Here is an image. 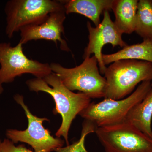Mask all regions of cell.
Instances as JSON below:
<instances>
[{"label":"cell","mask_w":152,"mask_h":152,"mask_svg":"<svg viewBox=\"0 0 152 152\" xmlns=\"http://www.w3.org/2000/svg\"><path fill=\"white\" fill-rule=\"evenodd\" d=\"M31 91L48 93L53 99L56 107L53 112L62 118L61 125L56 133L57 137H62L69 145V132L76 117L87 107L91 99L83 93H75L68 89L54 73L44 79H30L26 82Z\"/></svg>","instance_id":"obj_1"},{"label":"cell","mask_w":152,"mask_h":152,"mask_svg":"<svg viewBox=\"0 0 152 152\" xmlns=\"http://www.w3.org/2000/svg\"><path fill=\"white\" fill-rule=\"evenodd\" d=\"M107 82L104 99L120 100L134 91L140 83L152 81V63L123 60L112 63L104 74Z\"/></svg>","instance_id":"obj_2"},{"label":"cell","mask_w":152,"mask_h":152,"mask_svg":"<svg viewBox=\"0 0 152 152\" xmlns=\"http://www.w3.org/2000/svg\"><path fill=\"white\" fill-rule=\"evenodd\" d=\"M152 88L151 81L142 82L126 97L120 100L104 99L99 102H93L79 115L94 123L97 128L124 122L131 109L143 99Z\"/></svg>","instance_id":"obj_3"},{"label":"cell","mask_w":152,"mask_h":152,"mask_svg":"<svg viewBox=\"0 0 152 152\" xmlns=\"http://www.w3.org/2000/svg\"><path fill=\"white\" fill-rule=\"evenodd\" d=\"M53 72L70 91H78L91 99L104 97L107 82L101 75L95 56L84 59L80 65L67 68L57 63L50 64Z\"/></svg>","instance_id":"obj_4"},{"label":"cell","mask_w":152,"mask_h":152,"mask_svg":"<svg viewBox=\"0 0 152 152\" xmlns=\"http://www.w3.org/2000/svg\"><path fill=\"white\" fill-rule=\"evenodd\" d=\"M64 9L62 1L10 0L4 8L6 35L11 39L23 28L39 24L50 14Z\"/></svg>","instance_id":"obj_5"},{"label":"cell","mask_w":152,"mask_h":152,"mask_svg":"<svg viewBox=\"0 0 152 152\" xmlns=\"http://www.w3.org/2000/svg\"><path fill=\"white\" fill-rule=\"evenodd\" d=\"M18 42L12 47L10 43H0V85L12 83L23 74H30L44 79L51 74L50 64L28 58Z\"/></svg>","instance_id":"obj_6"},{"label":"cell","mask_w":152,"mask_h":152,"mask_svg":"<svg viewBox=\"0 0 152 152\" xmlns=\"http://www.w3.org/2000/svg\"><path fill=\"white\" fill-rule=\"evenodd\" d=\"M95 133L106 152H152V139L126 121Z\"/></svg>","instance_id":"obj_7"},{"label":"cell","mask_w":152,"mask_h":152,"mask_svg":"<svg viewBox=\"0 0 152 152\" xmlns=\"http://www.w3.org/2000/svg\"><path fill=\"white\" fill-rule=\"evenodd\" d=\"M14 99L24 110L28 121V126L24 131L9 129L6 131L7 137L14 143L18 142L30 145L34 152H51L61 148L64 141L61 138H54L49 130L45 129L43 123L49 120L46 118H40L34 115L25 104L24 97L17 94Z\"/></svg>","instance_id":"obj_8"},{"label":"cell","mask_w":152,"mask_h":152,"mask_svg":"<svg viewBox=\"0 0 152 152\" xmlns=\"http://www.w3.org/2000/svg\"><path fill=\"white\" fill-rule=\"evenodd\" d=\"M103 14L102 20L97 26L94 27L90 22H87L89 42L83 55V58L84 59L94 54L97 60L100 72L103 75L107 67L102 59V50L104 46L110 44L113 48L119 46L123 48L127 45L123 40L122 34L118 30L111 19L109 11H104Z\"/></svg>","instance_id":"obj_9"},{"label":"cell","mask_w":152,"mask_h":152,"mask_svg":"<svg viewBox=\"0 0 152 152\" xmlns=\"http://www.w3.org/2000/svg\"><path fill=\"white\" fill-rule=\"evenodd\" d=\"M66 15L65 9L53 12L41 23L23 28L20 31V39L19 42L24 45L32 40L52 41L56 45L59 43L62 50L70 52L66 42L62 38V35L64 34V24Z\"/></svg>","instance_id":"obj_10"},{"label":"cell","mask_w":152,"mask_h":152,"mask_svg":"<svg viewBox=\"0 0 152 152\" xmlns=\"http://www.w3.org/2000/svg\"><path fill=\"white\" fill-rule=\"evenodd\" d=\"M62 1L66 15L80 14L89 19L97 26L101 23L102 13L112 10L113 0H66Z\"/></svg>","instance_id":"obj_11"},{"label":"cell","mask_w":152,"mask_h":152,"mask_svg":"<svg viewBox=\"0 0 152 152\" xmlns=\"http://www.w3.org/2000/svg\"><path fill=\"white\" fill-rule=\"evenodd\" d=\"M138 0H113L112 10L115 15L114 22L122 34L135 32Z\"/></svg>","instance_id":"obj_12"},{"label":"cell","mask_w":152,"mask_h":152,"mask_svg":"<svg viewBox=\"0 0 152 152\" xmlns=\"http://www.w3.org/2000/svg\"><path fill=\"white\" fill-rule=\"evenodd\" d=\"M152 88L143 99L131 109L126 121L152 140Z\"/></svg>","instance_id":"obj_13"},{"label":"cell","mask_w":152,"mask_h":152,"mask_svg":"<svg viewBox=\"0 0 152 152\" xmlns=\"http://www.w3.org/2000/svg\"><path fill=\"white\" fill-rule=\"evenodd\" d=\"M102 59L105 65L123 60L146 61L152 63V40H143L140 43L127 45L110 54H103Z\"/></svg>","instance_id":"obj_14"},{"label":"cell","mask_w":152,"mask_h":152,"mask_svg":"<svg viewBox=\"0 0 152 152\" xmlns=\"http://www.w3.org/2000/svg\"><path fill=\"white\" fill-rule=\"evenodd\" d=\"M135 32L143 40L152 39V0H140Z\"/></svg>","instance_id":"obj_15"},{"label":"cell","mask_w":152,"mask_h":152,"mask_svg":"<svg viewBox=\"0 0 152 152\" xmlns=\"http://www.w3.org/2000/svg\"><path fill=\"white\" fill-rule=\"evenodd\" d=\"M97 127L92 122L84 120L83 124L81 135L78 140L65 147L58 148L55 150L56 152H88L85 145L86 137L90 133H95Z\"/></svg>","instance_id":"obj_16"},{"label":"cell","mask_w":152,"mask_h":152,"mask_svg":"<svg viewBox=\"0 0 152 152\" xmlns=\"http://www.w3.org/2000/svg\"><path fill=\"white\" fill-rule=\"evenodd\" d=\"M0 152H34L27 148L24 145H19L16 146L15 143L9 139H5L0 141Z\"/></svg>","instance_id":"obj_17"},{"label":"cell","mask_w":152,"mask_h":152,"mask_svg":"<svg viewBox=\"0 0 152 152\" xmlns=\"http://www.w3.org/2000/svg\"><path fill=\"white\" fill-rule=\"evenodd\" d=\"M4 89L3 88V85H0V95L1 94L4 92Z\"/></svg>","instance_id":"obj_18"},{"label":"cell","mask_w":152,"mask_h":152,"mask_svg":"<svg viewBox=\"0 0 152 152\" xmlns=\"http://www.w3.org/2000/svg\"><path fill=\"white\" fill-rule=\"evenodd\" d=\"M151 86H152V81H151Z\"/></svg>","instance_id":"obj_19"},{"label":"cell","mask_w":152,"mask_h":152,"mask_svg":"<svg viewBox=\"0 0 152 152\" xmlns=\"http://www.w3.org/2000/svg\"></svg>","instance_id":"obj_20"}]
</instances>
